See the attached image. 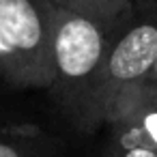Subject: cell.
Returning a JSON list of instances; mask_svg holds the SVG:
<instances>
[{
    "mask_svg": "<svg viewBox=\"0 0 157 157\" xmlns=\"http://www.w3.org/2000/svg\"><path fill=\"white\" fill-rule=\"evenodd\" d=\"M118 24H103L56 9L50 50L52 82L48 95L73 131L82 136H88L90 97Z\"/></svg>",
    "mask_w": 157,
    "mask_h": 157,
    "instance_id": "1",
    "label": "cell"
},
{
    "mask_svg": "<svg viewBox=\"0 0 157 157\" xmlns=\"http://www.w3.org/2000/svg\"><path fill=\"white\" fill-rule=\"evenodd\" d=\"M157 58V0H136L131 13L116 26L88 108V136L105 125L114 101L140 88Z\"/></svg>",
    "mask_w": 157,
    "mask_h": 157,
    "instance_id": "2",
    "label": "cell"
},
{
    "mask_svg": "<svg viewBox=\"0 0 157 157\" xmlns=\"http://www.w3.org/2000/svg\"><path fill=\"white\" fill-rule=\"evenodd\" d=\"M56 7L50 0H0V35L22 63L30 88H50Z\"/></svg>",
    "mask_w": 157,
    "mask_h": 157,
    "instance_id": "3",
    "label": "cell"
},
{
    "mask_svg": "<svg viewBox=\"0 0 157 157\" xmlns=\"http://www.w3.org/2000/svg\"><path fill=\"white\" fill-rule=\"evenodd\" d=\"M103 129L101 157H157V84L123 93Z\"/></svg>",
    "mask_w": 157,
    "mask_h": 157,
    "instance_id": "4",
    "label": "cell"
},
{
    "mask_svg": "<svg viewBox=\"0 0 157 157\" xmlns=\"http://www.w3.org/2000/svg\"><path fill=\"white\" fill-rule=\"evenodd\" d=\"M67 142L37 112L0 97V157H65Z\"/></svg>",
    "mask_w": 157,
    "mask_h": 157,
    "instance_id": "5",
    "label": "cell"
},
{
    "mask_svg": "<svg viewBox=\"0 0 157 157\" xmlns=\"http://www.w3.org/2000/svg\"><path fill=\"white\" fill-rule=\"evenodd\" d=\"M50 2L60 11L84 15L103 24H118L131 13L136 0H50Z\"/></svg>",
    "mask_w": 157,
    "mask_h": 157,
    "instance_id": "6",
    "label": "cell"
},
{
    "mask_svg": "<svg viewBox=\"0 0 157 157\" xmlns=\"http://www.w3.org/2000/svg\"><path fill=\"white\" fill-rule=\"evenodd\" d=\"M0 84L15 88V90L30 88V82H28V75H26L22 63L17 60L13 50L7 45L2 35H0Z\"/></svg>",
    "mask_w": 157,
    "mask_h": 157,
    "instance_id": "7",
    "label": "cell"
},
{
    "mask_svg": "<svg viewBox=\"0 0 157 157\" xmlns=\"http://www.w3.org/2000/svg\"><path fill=\"white\" fill-rule=\"evenodd\" d=\"M151 84H157V58H155V65H153V69H151V73L142 86H151Z\"/></svg>",
    "mask_w": 157,
    "mask_h": 157,
    "instance_id": "8",
    "label": "cell"
}]
</instances>
